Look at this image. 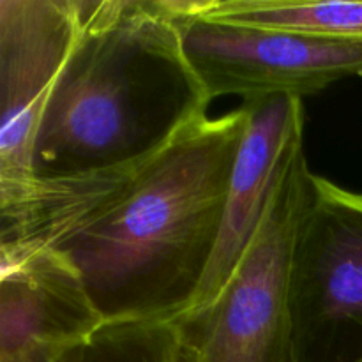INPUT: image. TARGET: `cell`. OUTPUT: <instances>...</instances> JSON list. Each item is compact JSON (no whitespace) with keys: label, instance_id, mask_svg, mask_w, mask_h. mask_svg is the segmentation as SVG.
Instances as JSON below:
<instances>
[{"label":"cell","instance_id":"6da1fadb","mask_svg":"<svg viewBox=\"0 0 362 362\" xmlns=\"http://www.w3.org/2000/svg\"><path fill=\"white\" fill-rule=\"evenodd\" d=\"M246 120L244 105L205 117L122 172L35 179L0 209V243L60 251L105 324L172 322L214 257Z\"/></svg>","mask_w":362,"mask_h":362},{"label":"cell","instance_id":"7a4b0ae2","mask_svg":"<svg viewBox=\"0 0 362 362\" xmlns=\"http://www.w3.org/2000/svg\"><path fill=\"white\" fill-rule=\"evenodd\" d=\"M193 0H80V25L34 147L35 179L122 172L207 115L187 59Z\"/></svg>","mask_w":362,"mask_h":362},{"label":"cell","instance_id":"3957f363","mask_svg":"<svg viewBox=\"0 0 362 362\" xmlns=\"http://www.w3.org/2000/svg\"><path fill=\"white\" fill-rule=\"evenodd\" d=\"M303 145L286 161L243 258L209 303L170 322L175 362H299L290 283L311 187Z\"/></svg>","mask_w":362,"mask_h":362},{"label":"cell","instance_id":"277c9868","mask_svg":"<svg viewBox=\"0 0 362 362\" xmlns=\"http://www.w3.org/2000/svg\"><path fill=\"white\" fill-rule=\"evenodd\" d=\"M299 362L362 356V193L311 179L290 283Z\"/></svg>","mask_w":362,"mask_h":362},{"label":"cell","instance_id":"5b68a950","mask_svg":"<svg viewBox=\"0 0 362 362\" xmlns=\"http://www.w3.org/2000/svg\"><path fill=\"white\" fill-rule=\"evenodd\" d=\"M193 0L182 20L187 59L211 101L221 95L300 98L362 76V39L247 27L209 18Z\"/></svg>","mask_w":362,"mask_h":362},{"label":"cell","instance_id":"8992f818","mask_svg":"<svg viewBox=\"0 0 362 362\" xmlns=\"http://www.w3.org/2000/svg\"><path fill=\"white\" fill-rule=\"evenodd\" d=\"M80 25V0H0V207L35 184L34 147Z\"/></svg>","mask_w":362,"mask_h":362},{"label":"cell","instance_id":"52a82bcc","mask_svg":"<svg viewBox=\"0 0 362 362\" xmlns=\"http://www.w3.org/2000/svg\"><path fill=\"white\" fill-rule=\"evenodd\" d=\"M105 324L80 272L55 247L0 243V361L69 352Z\"/></svg>","mask_w":362,"mask_h":362},{"label":"cell","instance_id":"ba28073f","mask_svg":"<svg viewBox=\"0 0 362 362\" xmlns=\"http://www.w3.org/2000/svg\"><path fill=\"white\" fill-rule=\"evenodd\" d=\"M243 105L247 120L233 161L218 246L187 310L209 303L228 281L264 218L286 161L303 145V99L265 95L246 99Z\"/></svg>","mask_w":362,"mask_h":362},{"label":"cell","instance_id":"9c48e42d","mask_svg":"<svg viewBox=\"0 0 362 362\" xmlns=\"http://www.w3.org/2000/svg\"><path fill=\"white\" fill-rule=\"evenodd\" d=\"M204 13L214 20L247 27L362 39V2L205 0Z\"/></svg>","mask_w":362,"mask_h":362},{"label":"cell","instance_id":"30bf717a","mask_svg":"<svg viewBox=\"0 0 362 362\" xmlns=\"http://www.w3.org/2000/svg\"><path fill=\"white\" fill-rule=\"evenodd\" d=\"M73 362H175V334L170 322L103 324Z\"/></svg>","mask_w":362,"mask_h":362},{"label":"cell","instance_id":"8fae6325","mask_svg":"<svg viewBox=\"0 0 362 362\" xmlns=\"http://www.w3.org/2000/svg\"><path fill=\"white\" fill-rule=\"evenodd\" d=\"M73 352H57V350H30L13 359H2L0 362H73Z\"/></svg>","mask_w":362,"mask_h":362},{"label":"cell","instance_id":"7c38bea8","mask_svg":"<svg viewBox=\"0 0 362 362\" xmlns=\"http://www.w3.org/2000/svg\"><path fill=\"white\" fill-rule=\"evenodd\" d=\"M354 362H362V356L359 357V359H356V361H354Z\"/></svg>","mask_w":362,"mask_h":362}]
</instances>
